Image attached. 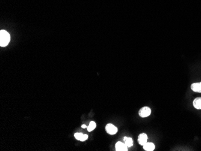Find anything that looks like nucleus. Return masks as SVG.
<instances>
[{
	"mask_svg": "<svg viewBox=\"0 0 201 151\" xmlns=\"http://www.w3.org/2000/svg\"><path fill=\"white\" fill-rule=\"evenodd\" d=\"M123 140L125 141V144L128 146V147H130L133 145V140L130 137H125L123 138Z\"/></svg>",
	"mask_w": 201,
	"mask_h": 151,
	"instance_id": "9d476101",
	"label": "nucleus"
},
{
	"mask_svg": "<svg viewBox=\"0 0 201 151\" xmlns=\"http://www.w3.org/2000/svg\"><path fill=\"white\" fill-rule=\"evenodd\" d=\"M81 127H82L83 128H87V126H86V125H83L81 126Z\"/></svg>",
	"mask_w": 201,
	"mask_h": 151,
	"instance_id": "f8f14e48",
	"label": "nucleus"
},
{
	"mask_svg": "<svg viewBox=\"0 0 201 151\" xmlns=\"http://www.w3.org/2000/svg\"><path fill=\"white\" fill-rule=\"evenodd\" d=\"M74 136L77 140L81 141H86L88 138V135L87 134H83L80 132L75 133L74 134Z\"/></svg>",
	"mask_w": 201,
	"mask_h": 151,
	"instance_id": "0eeeda50",
	"label": "nucleus"
},
{
	"mask_svg": "<svg viewBox=\"0 0 201 151\" xmlns=\"http://www.w3.org/2000/svg\"><path fill=\"white\" fill-rule=\"evenodd\" d=\"M151 113V110L148 107H142L139 111V114L142 117H146L149 116Z\"/></svg>",
	"mask_w": 201,
	"mask_h": 151,
	"instance_id": "f03ea898",
	"label": "nucleus"
},
{
	"mask_svg": "<svg viewBox=\"0 0 201 151\" xmlns=\"http://www.w3.org/2000/svg\"><path fill=\"white\" fill-rule=\"evenodd\" d=\"M147 140L148 135L145 133L140 134L138 137V142L140 145L143 146L146 143H147Z\"/></svg>",
	"mask_w": 201,
	"mask_h": 151,
	"instance_id": "39448f33",
	"label": "nucleus"
},
{
	"mask_svg": "<svg viewBox=\"0 0 201 151\" xmlns=\"http://www.w3.org/2000/svg\"><path fill=\"white\" fill-rule=\"evenodd\" d=\"M105 130L108 134L110 135H114L117 132V128L113 124L108 123L105 126Z\"/></svg>",
	"mask_w": 201,
	"mask_h": 151,
	"instance_id": "7ed1b4c3",
	"label": "nucleus"
},
{
	"mask_svg": "<svg viewBox=\"0 0 201 151\" xmlns=\"http://www.w3.org/2000/svg\"><path fill=\"white\" fill-rule=\"evenodd\" d=\"M115 148L116 151H127L128 146L123 143L118 141L115 145Z\"/></svg>",
	"mask_w": 201,
	"mask_h": 151,
	"instance_id": "20e7f679",
	"label": "nucleus"
},
{
	"mask_svg": "<svg viewBox=\"0 0 201 151\" xmlns=\"http://www.w3.org/2000/svg\"><path fill=\"white\" fill-rule=\"evenodd\" d=\"M96 123L94 121H91L89 123V125L87 127V131L89 132L92 131L96 128Z\"/></svg>",
	"mask_w": 201,
	"mask_h": 151,
	"instance_id": "9b49d317",
	"label": "nucleus"
},
{
	"mask_svg": "<svg viewBox=\"0 0 201 151\" xmlns=\"http://www.w3.org/2000/svg\"><path fill=\"white\" fill-rule=\"evenodd\" d=\"M11 41L9 33L6 30H1L0 32V46L2 47H6Z\"/></svg>",
	"mask_w": 201,
	"mask_h": 151,
	"instance_id": "f257e3e1",
	"label": "nucleus"
},
{
	"mask_svg": "<svg viewBox=\"0 0 201 151\" xmlns=\"http://www.w3.org/2000/svg\"><path fill=\"white\" fill-rule=\"evenodd\" d=\"M143 149L146 151H153L155 149V144L152 143H146L143 146Z\"/></svg>",
	"mask_w": 201,
	"mask_h": 151,
	"instance_id": "6e6552de",
	"label": "nucleus"
},
{
	"mask_svg": "<svg viewBox=\"0 0 201 151\" xmlns=\"http://www.w3.org/2000/svg\"><path fill=\"white\" fill-rule=\"evenodd\" d=\"M193 106L197 110L201 109V97L196 98L193 101Z\"/></svg>",
	"mask_w": 201,
	"mask_h": 151,
	"instance_id": "1a4fd4ad",
	"label": "nucleus"
},
{
	"mask_svg": "<svg viewBox=\"0 0 201 151\" xmlns=\"http://www.w3.org/2000/svg\"><path fill=\"white\" fill-rule=\"evenodd\" d=\"M191 89L194 92L201 93V82L193 83L191 85Z\"/></svg>",
	"mask_w": 201,
	"mask_h": 151,
	"instance_id": "423d86ee",
	"label": "nucleus"
}]
</instances>
